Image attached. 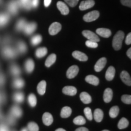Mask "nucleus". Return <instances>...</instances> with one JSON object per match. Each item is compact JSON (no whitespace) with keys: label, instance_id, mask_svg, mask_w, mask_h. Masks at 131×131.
<instances>
[{"label":"nucleus","instance_id":"obj_1","mask_svg":"<svg viewBox=\"0 0 131 131\" xmlns=\"http://www.w3.org/2000/svg\"><path fill=\"white\" fill-rule=\"evenodd\" d=\"M124 37V34L123 31L119 30L118 32L113 38L112 46L115 50H118L122 48V42Z\"/></svg>","mask_w":131,"mask_h":131},{"label":"nucleus","instance_id":"obj_2","mask_svg":"<svg viewBox=\"0 0 131 131\" xmlns=\"http://www.w3.org/2000/svg\"><path fill=\"white\" fill-rule=\"evenodd\" d=\"M100 16V13L97 10H94L86 14L83 16V19L86 22H92L98 18Z\"/></svg>","mask_w":131,"mask_h":131},{"label":"nucleus","instance_id":"obj_3","mask_svg":"<svg viewBox=\"0 0 131 131\" xmlns=\"http://www.w3.org/2000/svg\"><path fill=\"white\" fill-rule=\"evenodd\" d=\"M82 34L84 35V37L87 38L90 41H92L96 42L100 41V38L98 37V35H96L95 33L92 32V31L85 30L83 31Z\"/></svg>","mask_w":131,"mask_h":131},{"label":"nucleus","instance_id":"obj_4","mask_svg":"<svg viewBox=\"0 0 131 131\" xmlns=\"http://www.w3.org/2000/svg\"><path fill=\"white\" fill-rule=\"evenodd\" d=\"M61 24L59 23L55 22L52 23L51 25L50 26L49 29V32L50 35H55L61 30Z\"/></svg>","mask_w":131,"mask_h":131},{"label":"nucleus","instance_id":"obj_5","mask_svg":"<svg viewBox=\"0 0 131 131\" xmlns=\"http://www.w3.org/2000/svg\"><path fill=\"white\" fill-rule=\"evenodd\" d=\"M78 72H79V68L77 66H72L71 67L69 68L68 71H67V77L69 79L73 78L77 75Z\"/></svg>","mask_w":131,"mask_h":131},{"label":"nucleus","instance_id":"obj_6","mask_svg":"<svg viewBox=\"0 0 131 131\" xmlns=\"http://www.w3.org/2000/svg\"><path fill=\"white\" fill-rule=\"evenodd\" d=\"M95 5V1L94 0H85L81 1L79 6V9L81 10H85L90 8L92 7Z\"/></svg>","mask_w":131,"mask_h":131},{"label":"nucleus","instance_id":"obj_7","mask_svg":"<svg viewBox=\"0 0 131 131\" xmlns=\"http://www.w3.org/2000/svg\"><path fill=\"white\" fill-rule=\"evenodd\" d=\"M37 25L35 23L33 22L29 24H26V25L24 28V32H25L26 35H31L32 33L35 32L36 29H37Z\"/></svg>","mask_w":131,"mask_h":131},{"label":"nucleus","instance_id":"obj_8","mask_svg":"<svg viewBox=\"0 0 131 131\" xmlns=\"http://www.w3.org/2000/svg\"><path fill=\"white\" fill-rule=\"evenodd\" d=\"M107 63V60H106V58L103 57V58H101L98 60V61L96 62V64L95 65L94 69L96 72H100L103 70V69L105 67L106 64Z\"/></svg>","mask_w":131,"mask_h":131},{"label":"nucleus","instance_id":"obj_9","mask_svg":"<svg viewBox=\"0 0 131 131\" xmlns=\"http://www.w3.org/2000/svg\"><path fill=\"white\" fill-rule=\"evenodd\" d=\"M57 5L59 10L64 15H66L69 13V9L65 3L62 2V1H58Z\"/></svg>","mask_w":131,"mask_h":131},{"label":"nucleus","instance_id":"obj_10","mask_svg":"<svg viewBox=\"0 0 131 131\" xmlns=\"http://www.w3.org/2000/svg\"><path fill=\"white\" fill-rule=\"evenodd\" d=\"M113 97V91L110 88H107L104 92L103 95V100L104 102L107 103L112 100Z\"/></svg>","mask_w":131,"mask_h":131},{"label":"nucleus","instance_id":"obj_11","mask_svg":"<svg viewBox=\"0 0 131 131\" xmlns=\"http://www.w3.org/2000/svg\"><path fill=\"white\" fill-rule=\"evenodd\" d=\"M53 117L50 113L45 112L42 115V122L46 126H50L53 123Z\"/></svg>","mask_w":131,"mask_h":131},{"label":"nucleus","instance_id":"obj_12","mask_svg":"<svg viewBox=\"0 0 131 131\" xmlns=\"http://www.w3.org/2000/svg\"><path fill=\"white\" fill-rule=\"evenodd\" d=\"M120 78L122 81L127 86H131V78L130 76L126 71H123L120 74Z\"/></svg>","mask_w":131,"mask_h":131},{"label":"nucleus","instance_id":"obj_13","mask_svg":"<svg viewBox=\"0 0 131 131\" xmlns=\"http://www.w3.org/2000/svg\"><path fill=\"white\" fill-rule=\"evenodd\" d=\"M72 56L75 58L81 61H86L88 60V57L86 54L80 51H74L72 53Z\"/></svg>","mask_w":131,"mask_h":131},{"label":"nucleus","instance_id":"obj_14","mask_svg":"<svg viewBox=\"0 0 131 131\" xmlns=\"http://www.w3.org/2000/svg\"><path fill=\"white\" fill-rule=\"evenodd\" d=\"M96 34L100 35L101 37L104 38H109V37H111V34H112L111 31L109 29L105 28L97 29L96 30Z\"/></svg>","mask_w":131,"mask_h":131},{"label":"nucleus","instance_id":"obj_15","mask_svg":"<svg viewBox=\"0 0 131 131\" xmlns=\"http://www.w3.org/2000/svg\"><path fill=\"white\" fill-rule=\"evenodd\" d=\"M63 94L73 96L76 95L77 91V89L73 86H66L63 89Z\"/></svg>","mask_w":131,"mask_h":131},{"label":"nucleus","instance_id":"obj_16","mask_svg":"<svg viewBox=\"0 0 131 131\" xmlns=\"http://www.w3.org/2000/svg\"><path fill=\"white\" fill-rule=\"evenodd\" d=\"M115 73V69L113 66H110L107 69V71L106 72L105 77L107 81H111L114 79Z\"/></svg>","mask_w":131,"mask_h":131},{"label":"nucleus","instance_id":"obj_17","mask_svg":"<svg viewBox=\"0 0 131 131\" xmlns=\"http://www.w3.org/2000/svg\"><path fill=\"white\" fill-rule=\"evenodd\" d=\"M35 68V63L32 59H28L25 63V69L27 73H32Z\"/></svg>","mask_w":131,"mask_h":131},{"label":"nucleus","instance_id":"obj_18","mask_svg":"<svg viewBox=\"0 0 131 131\" xmlns=\"http://www.w3.org/2000/svg\"><path fill=\"white\" fill-rule=\"evenodd\" d=\"M85 80L88 83L94 85V86H97L99 84V79L96 77L92 75H90L87 76L86 78H85Z\"/></svg>","mask_w":131,"mask_h":131},{"label":"nucleus","instance_id":"obj_19","mask_svg":"<svg viewBox=\"0 0 131 131\" xmlns=\"http://www.w3.org/2000/svg\"><path fill=\"white\" fill-rule=\"evenodd\" d=\"M80 100H81L82 102L84 104H89V103H91L92 98L90 95L88 93L85 92H83L80 95Z\"/></svg>","mask_w":131,"mask_h":131},{"label":"nucleus","instance_id":"obj_20","mask_svg":"<svg viewBox=\"0 0 131 131\" xmlns=\"http://www.w3.org/2000/svg\"><path fill=\"white\" fill-rule=\"evenodd\" d=\"M46 89V82L45 80L40 81L37 86V91L38 94L42 95L45 94Z\"/></svg>","mask_w":131,"mask_h":131},{"label":"nucleus","instance_id":"obj_21","mask_svg":"<svg viewBox=\"0 0 131 131\" xmlns=\"http://www.w3.org/2000/svg\"><path fill=\"white\" fill-rule=\"evenodd\" d=\"M11 115L15 118H19L22 115V110L19 106H13L11 109Z\"/></svg>","mask_w":131,"mask_h":131},{"label":"nucleus","instance_id":"obj_22","mask_svg":"<svg viewBox=\"0 0 131 131\" xmlns=\"http://www.w3.org/2000/svg\"><path fill=\"white\" fill-rule=\"evenodd\" d=\"M56 59L57 56L55 54L52 53L51 55H50L48 57H47L46 60L45 66L47 67V68L50 67L54 63H55V61H56Z\"/></svg>","mask_w":131,"mask_h":131},{"label":"nucleus","instance_id":"obj_23","mask_svg":"<svg viewBox=\"0 0 131 131\" xmlns=\"http://www.w3.org/2000/svg\"><path fill=\"white\" fill-rule=\"evenodd\" d=\"M72 114V109L71 108L68 106L64 107L61 111V117L63 118H66L70 117V115Z\"/></svg>","mask_w":131,"mask_h":131},{"label":"nucleus","instance_id":"obj_24","mask_svg":"<svg viewBox=\"0 0 131 131\" xmlns=\"http://www.w3.org/2000/svg\"><path fill=\"white\" fill-rule=\"evenodd\" d=\"M47 53V49L46 47H40L37 49L35 52V55L37 58H42L46 55Z\"/></svg>","mask_w":131,"mask_h":131},{"label":"nucleus","instance_id":"obj_25","mask_svg":"<svg viewBox=\"0 0 131 131\" xmlns=\"http://www.w3.org/2000/svg\"><path fill=\"white\" fill-rule=\"evenodd\" d=\"M94 118L96 122H101L103 118V112L102 110L96 109L94 112Z\"/></svg>","mask_w":131,"mask_h":131},{"label":"nucleus","instance_id":"obj_26","mask_svg":"<svg viewBox=\"0 0 131 131\" xmlns=\"http://www.w3.org/2000/svg\"><path fill=\"white\" fill-rule=\"evenodd\" d=\"M42 41V37L39 34H37V35L33 36L32 38H31V44L33 46H37Z\"/></svg>","mask_w":131,"mask_h":131},{"label":"nucleus","instance_id":"obj_27","mask_svg":"<svg viewBox=\"0 0 131 131\" xmlns=\"http://www.w3.org/2000/svg\"><path fill=\"white\" fill-rule=\"evenodd\" d=\"M3 55L5 57H7V58H14L15 56V52L13 49H9V48H6L3 50Z\"/></svg>","mask_w":131,"mask_h":131},{"label":"nucleus","instance_id":"obj_28","mask_svg":"<svg viewBox=\"0 0 131 131\" xmlns=\"http://www.w3.org/2000/svg\"><path fill=\"white\" fill-rule=\"evenodd\" d=\"M129 126V122L126 118H122L119 121L118 124V127L119 129H125Z\"/></svg>","mask_w":131,"mask_h":131},{"label":"nucleus","instance_id":"obj_29","mask_svg":"<svg viewBox=\"0 0 131 131\" xmlns=\"http://www.w3.org/2000/svg\"><path fill=\"white\" fill-rule=\"evenodd\" d=\"M13 86L16 89H21L24 86V81L21 78H16L13 82Z\"/></svg>","mask_w":131,"mask_h":131},{"label":"nucleus","instance_id":"obj_30","mask_svg":"<svg viewBox=\"0 0 131 131\" xmlns=\"http://www.w3.org/2000/svg\"><path fill=\"white\" fill-rule=\"evenodd\" d=\"M119 107L118 106H114V107H111V109L109 111V116L112 118H116L119 114Z\"/></svg>","mask_w":131,"mask_h":131},{"label":"nucleus","instance_id":"obj_31","mask_svg":"<svg viewBox=\"0 0 131 131\" xmlns=\"http://www.w3.org/2000/svg\"><path fill=\"white\" fill-rule=\"evenodd\" d=\"M14 99L16 103H20L24 101V95L22 92H16L14 94Z\"/></svg>","mask_w":131,"mask_h":131},{"label":"nucleus","instance_id":"obj_32","mask_svg":"<svg viewBox=\"0 0 131 131\" xmlns=\"http://www.w3.org/2000/svg\"><path fill=\"white\" fill-rule=\"evenodd\" d=\"M28 102L31 107H35L37 104V100L36 96L34 94H30L28 96Z\"/></svg>","mask_w":131,"mask_h":131},{"label":"nucleus","instance_id":"obj_33","mask_svg":"<svg viewBox=\"0 0 131 131\" xmlns=\"http://www.w3.org/2000/svg\"><path fill=\"white\" fill-rule=\"evenodd\" d=\"M10 72L14 76H18L21 73L20 69L17 65L13 64L10 68Z\"/></svg>","mask_w":131,"mask_h":131},{"label":"nucleus","instance_id":"obj_34","mask_svg":"<svg viewBox=\"0 0 131 131\" xmlns=\"http://www.w3.org/2000/svg\"><path fill=\"white\" fill-rule=\"evenodd\" d=\"M73 123L77 125H83L86 123V119L82 116H78L73 119Z\"/></svg>","mask_w":131,"mask_h":131},{"label":"nucleus","instance_id":"obj_35","mask_svg":"<svg viewBox=\"0 0 131 131\" xmlns=\"http://www.w3.org/2000/svg\"><path fill=\"white\" fill-rule=\"evenodd\" d=\"M29 131H39V127L35 122H30L27 125Z\"/></svg>","mask_w":131,"mask_h":131},{"label":"nucleus","instance_id":"obj_36","mask_svg":"<svg viewBox=\"0 0 131 131\" xmlns=\"http://www.w3.org/2000/svg\"><path fill=\"white\" fill-rule=\"evenodd\" d=\"M26 21L25 19H21L18 21L17 24H16V29L18 30H21L23 29H24V27L26 25Z\"/></svg>","mask_w":131,"mask_h":131},{"label":"nucleus","instance_id":"obj_37","mask_svg":"<svg viewBox=\"0 0 131 131\" xmlns=\"http://www.w3.org/2000/svg\"><path fill=\"white\" fill-rule=\"evenodd\" d=\"M84 112L85 114V116H86L88 119L89 120H92L93 118L92 116V113L91 109H90L89 107H86L84 110Z\"/></svg>","mask_w":131,"mask_h":131},{"label":"nucleus","instance_id":"obj_38","mask_svg":"<svg viewBox=\"0 0 131 131\" xmlns=\"http://www.w3.org/2000/svg\"><path fill=\"white\" fill-rule=\"evenodd\" d=\"M18 48L21 53H25L27 50V46L23 42H19L18 44Z\"/></svg>","mask_w":131,"mask_h":131},{"label":"nucleus","instance_id":"obj_39","mask_svg":"<svg viewBox=\"0 0 131 131\" xmlns=\"http://www.w3.org/2000/svg\"><path fill=\"white\" fill-rule=\"evenodd\" d=\"M122 101L127 104H131V96L130 95H123L122 96Z\"/></svg>","mask_w":131,"mask_h":131},{"label":"nucleus","instance_id":"obj_40","mask_svg":"<svg viewBox=\"0 0 131 131\" xmlns=\"http://www.w3.org/2000/svg\"><path fill=\"white\" fill-rule=\"evenodd\" d=\"M86 45L88 47H91V48H96V47H98L97 42L92 41H90V40L86 41Z\"/></svg>","mask_w":131,"mask_h":131},{"label":"nucleus","instance_id":"obj_41","mask_svg":"<svg viewBox=\"0 0 131 131\" xmlns=\"http://www.w3.org/2000/svg\"><path fill=\"white\" fill-rule=\"evenodd\" d=\"M64 1L67 4L69 5L70 7H73L77 6V4H78L79 0H64Z\"/></svg>","mask_w":131,"mask_h":131},{"label":"nucleus","instance_id":"obj_42","mask_svg":"<svg viewBox=\"0 0 131 131\" xmlns=\"http://www.w3.org/2000/svg\"><path fill=\"white\" fill-rule=\"evenodd\" d=\"M15 117H14V116L12 115L8 116L7 118V121L8 123L11 124V125L14 124L15 123Z\"/></svg>","mask_w":131,"mask_h":131},{"label":"nucleus","instance_id":"obj_43","mask_svg":"<svg viewBox=\"0 0 131 131\" xmlns=\"http://www.w3.org/2000/svg\"><path fill=\"white\" fill-rule=\"evenodd\" d=\"M39 1H40V0H31L30 1L31 7L33 8H37L38 6Z\"/></svg>","mask_w":131,"mask_h":131},{"label":"nucleus","instance_id":"obj_44","mask_svg":"<svg viewBox=\"0 0 131 131\" xmlns=\"http://www.w3.org/2000/svg\"><path fill=\"white\" fill-rule=\"evenodd\" d=\"M121 3L124 6L127 7H131V0H121Z\"/></svg>","mask_w":131,"mask_h":131},{"label":"nucleus","instance_id":"obj_45","mask_svg":"<svg viewBox=\"0 0 131 131\" xmlns=\"http://www.w3.org/2000/svg\"><path fill=\"white\" fill-rule=\"evenodd\" d=\"M125 42L127 45H130L131 43V34L129 33L128 35H127L126 38Z\"/></svg>","mask_w":131,"mask_h":131},{"label":"nucleus","instance_id":"obj_46","mask_svg":"<svg viewBox=\"0 0 131 131\" xmlns=\"http://www.w3.org/2000/svg\"><path fill=\"white\" fill-rule=\"evenodd\" d=\"M0 131H9V130L6 126L1 124V125H0Z\"/></svg>","mask_w":131,"mask_h":131},{"label":"nucleus","instance_id":"obj_47","mask_svg":"<svg viewBox=\"0 0 131 131\" xmlns=\"http://www.w3.org/2000/svg\"><path fill=\"white\" fill-rule=\"evenodd\" d=\"M52 2V0H45L44 1V3H45V6L46 7H49V5L50 4V3Z\"/></svg>","mask_w":131,"mask_h":131},{"label":"nucleus","instance_id":"obj_48","mask_svg":"<svg viewBox=\"0 0 131 131\" xmlns=\"http://www.w3.org/2000/svg\"><path fill=\"white\" fill-rule=\"evenodd\" d=\"M4 81H5L4 77L3 76V75H0V86H1V85L4 84Z\"/></svg>","mask_w":131,"mask_h":131},{"label":"nucleus","instance_id":"obj_49","mask_svg":"<svg viewBox=\"0 0 131 131\" xmlns=\"http://www.w3.org/2000/svg\"><path fill=\"white\" fill-rule=\"evenodd\" d=\"M75 131H89L88 129H87L86 127H79V128L77 129Z\"/></svg>","mask_w":131,"mask_h":131},{"label":"nucleus","instance_id":"obj_50","mask_svg":"<svg viewBox=\"0 0 131 131\" xmlns=\"http://www.w3.org/2000/svg\"><path fill=\"white\" fill-rule=\"evenodd\" d=\"M127 55L129 58H131V48H129L127 51Z\"/></svg>","mask_w":131,"mask_h":131},{"label":"nucleus","instance_id":"obj_51","mask_svg":"<svg viewBox=\"0 0 131 131\" xmlns=\"http://www.w3.org/2000/svg\"><path fill=\"white\" fill-rule=\"evenodd\" d=\"M55 131H66V130H64V129H62V128H59V129H57Z\"/></svg>","mask_w":131,"mask_h":131},{"label":"nucleus","instance_id":"obj_52","mask_svg":"<svg viewBox=\"0 0 131 131\" xmlns=\"http://www.w3.org/2000/svg\"><path fill=\"white\" fill-rule=\"evenodd\" d=\"M21 131H27V129L26 128H24V129H23L22 130H21Z\"/></svg>","mask_w":131,"mask_h":131},{"label":"nucleus","instance_id":"obj_53","mask_svg":"<svg viewBox=\"0 0 131 131\" xmlns=\"http://www.w3.org/2000/svg\"><path fill=\"white\" fill-rule=\"evenodd\" d=\"M102 131H109V130H103Z\"/></svg>","mask_w":131,"mask_h":131}]
</instances>
